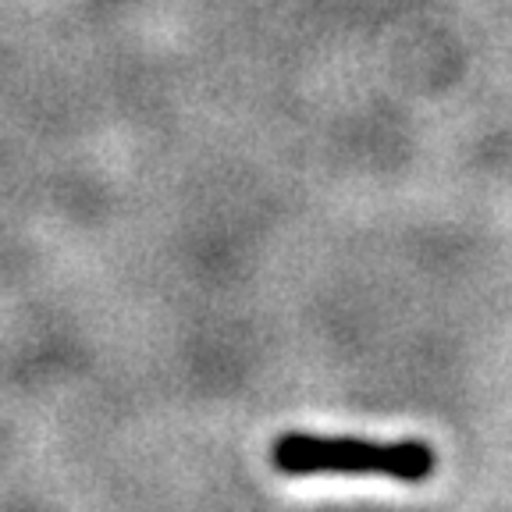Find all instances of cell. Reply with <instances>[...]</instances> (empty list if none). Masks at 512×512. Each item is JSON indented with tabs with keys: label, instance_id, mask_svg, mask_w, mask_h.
Masks as SVG:
<instances>
[{
	"label": "cell",
	"instance_id": "1",
	"mask_svg": "<svg viewBox=\"0 0 512 512\" xmlns=\"http://www.w3.org/2000/svg\"><path fill=\"white\" fill-rule=\"evenodd\" d=\"M271 463L288 477L306 473H384L395 480H424L434 473V452L420 441L377 445L360 438H313L281 434L271 448Z\"/></svg>",
	"mask_w": 512,
	"mask_h": 512
}]
</instances>
